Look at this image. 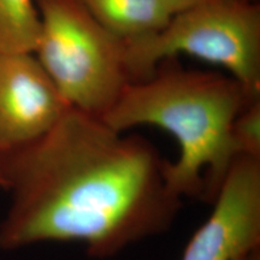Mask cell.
Instances as JSON below:
<instances>
[{"label": "cell", "instance_id": "6da1fadb", "mask_svg": "<svg viewBox=\"0 0 260 260\" xmlns=\"http://www.w3.org/2000/svg\"><path fill=\"white\" fill-rule=\"evenodd\" d=\"M69 107L44 135L0 152L10 204L0 249L80 243L106 259L168 232L182 200L152 144Z\"/></svg>", "mask_w": 260, "mask_h": 260}, {"label": "cell", "instance_id": "7a4b0ae2", "mask_svg": "<svg viewBox=\"0 0 260 260\" xmlns=\"http://www.w3.org/2000/svg\"><path fill=\"white\" fill-rule=\"evenodd\" d=\"M248 104L234 77L170 68L130 82L102 119L118 132L153 125L170 133L180 155L165 162L169 184L181 199L211 204L237 157L233 124Z\"/></svg>", "mask_w": 260, "mask_h": 260}, {"label": "cell", "instance_id": "3957f363", "mask_svg": "<svg viewBox=\"0 0 260 260\" xmlns=\"http://www.w3.org/2000/svg\"><path fill=\"white\" fill-rule=\"evenodd\" d=\"M40 35L35 57L68 105L102 117L133 82L124 40L77 0H35Z\"/></svg>", "mask_w": 260, "mask_h": 260}, {"label": "cell", "instance_id": "277c9868", "mask_svg": "<svg viewBox=\"0 0 260 260\" xmlns=\"http://www.w3.org/2000/svg\"><path fill=\"white\" fill-rule=\"evenodd\" d=\"M134 81L148 79L159 61L184 53L220 65L260 100V8L245 0H204L171 16L158 31L124 41Z\"/></svg>", "mask_w": 260, "mask_h": 260}, {"label": "cell", "instance_id": "5b68a950", "mask_svg": "<svg viewBox=\"0 0 260 260\" xmlns=\"http://www.w3.org/2000/svg\"><path fill=\"white\" fill-rule=\"evenodd\" d=\"M181 260H240L260 249V158L237 155Z\"/></svg>", "mask_w": 260, "mask_h": 260}, {"label": "cell", "instance_id": "8992f818", "mask_svg": "<svg viewBox=\"0 0 260 260\" xmlns=\"http://www.w3.org/2000/svg\"><path fill=\"white\" fill-rule=\"evenodd\" d=\"M69 107L34 53L0 52V152L35 141Z\"/></svg>", "mask_w": 260, "mask_h": 260}, {"label": "cell", "instance_id": "52a82bcc", "mask_svg": "<svg viewBox=\"0 0 260 260\" xmlns=\"http://www.w3.org/2000/svg\"><path fill=\"white\" fill-rule=\"evenodd\" d=\"M103 27L122 40L158 31L171 14L158 0H77Z\"/></svg>", "mask_w": 260, "mask_h": 260}, {"label": "cell", "instance_id": "ba28073f", "mask_svg": "<svg viewBox=\"0 0 260 260\" xmlns=\"http://www.w3.org/2000/svg\"><path fill=\"white\" fill-rule=\"evenodd\" d=\"M40 17L34 0H0V52L34 53Z\"/></svg>", "mask_w": 260, "mask_h": 260}, {"label": "cell", "instance_id": "9c48e42d", "mask_svg": "<svg viewBox=\"0 0 260 260\" xmlns=\"http://www.w3.org/2000/svg\"><path fill=\"white\" fill-rule=\"evenodd\" d=\"M233 141L237 155L260 158V100L248 104L236 117Z\"/></svg>", "mask_w": 260, "mask_h": 260}, {"label": "cell", "instance_id": "30bf717a", "mask_svg": "<svg viewBox=\"0 0 260 260\" xmlns=\"http://www.w3.org/2000/svg\"><path fill=\"white\" fill-rule=\"evenodd\" d=\"M165 9L170 12L171 15L178 14V12L183 11L191 8V6L199 4L204 0H158Z\"/></svg>", "mask_w": 260, "mask_h": 260}, {"label": "cell", "instance_id": "8fae6325", "mask_svg": "<svg viewBox=\"0 0 260 260\" xmlns=\"http://www.w3.org/2000/svg\"><path fill=\"white\" fill-rule=\"evenodd\" d=\"M240 260H260V249H259V251H255V252L251 253V254L246 255L245 258H242Z\"/></svg>", "mask_w": 260, "mask_h": 260}, {"label": "cell", "instance_id": "7c38bea8", "mask_svg": "<svg viewBox=\"0 0 260 260\" xmlns=\"http://www.w3.org/2000/svg\"><path fill=\"white\" fill-rule=\"evenodd\" d=\"M0 189H5V181H4V176H3L2 168H0Z\"/></svg>", "mask_w": 260, "mask_h": 260}, {"label": "cell", "instance_id": "4fadbf2b", "mask_svg": "<svg viewBox=\"0 0 260 260\" xmlns=\"http://www.w3.org/2000/svg\"><path fill=\"white\" fill-rule=\"evenodd\" d=\"M245 2H255V0H245Z\"/></svg>", "mask_w": 260, "mask_h": 260}]
</instances>
